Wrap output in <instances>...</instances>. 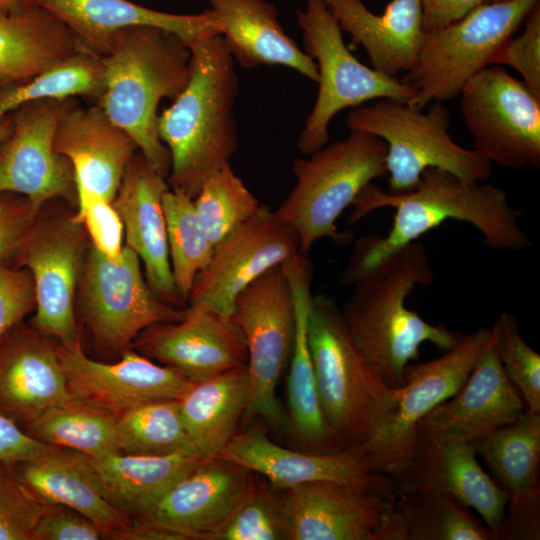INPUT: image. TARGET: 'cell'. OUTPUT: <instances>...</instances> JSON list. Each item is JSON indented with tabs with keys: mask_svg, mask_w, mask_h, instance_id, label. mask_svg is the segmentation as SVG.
Instances as JSON below:
<instances>
[{
	"mask_svg": "<svg viewBox=\"0 0 540 540\" xmlns=\"http://www.w3.org/2000/svg\"><path fill=\"white\" fill-rule=\"evenodd\" d=\"M352 206L348 224L383 207L394 208L395 215L386 236L369 234L357 240L341 275L342 285H352L394 252L448 220L473 225L485 244L495 249L521 251L531 245L519 225L522 213L510 204L503 189L438 168H426L417 186L402 194L385 192L370 183Z\"/></svg>",
	"mask_w": 540,
	"mask_h": 540,
	"instance_id": "6da1fadb",
	"label": "cell"
},
{
	"mask_svg": "<svg viewBox=\"0 0 540 540\" xmlns=\"http://www.w3.org/2000/svg\"><path fill=\"white\" fill-rule=\"evenodd\" d=\"M434 279L425 246L413 242L394 252L356 282L340 307L349 333L362 356L391 388L404 385V373L419 348L430 342L442 351L453 349L463 335L433 325L406 307L416 286Z\"/></svg>",
	"mask_w": 540,
	"mask_h": 540,
	"instance_id": "7a4b0ae2",
	"label": "cell"
},
{
	"mask_svg": "<svg viewBox=\"0 0 540 540\" xmlns=\"http://www.w3.org/2000/svg\"><path fill=\"white\" fill-rule=\"evenodd\" d=\"M190 78L158 116V133L171 157V189L195 199L203 183L230 163L236 151L234 105L238 95L235 61L220 34L197 40Z\"/></svg>",
	"mask_w": 540,
	"mask_h": 540,
	"instance_id": "3957f363",
	"label": "cell"
},
{
	"mask_svg": "<svg viewBox=\"0 0 540 540\" xmlns=\"http://www.w3.org/2000/svg\"><path fill=\"white\" fill-rule=\"evenodd\" d=\"M105 85L98 105L136 142L140 153L168 177L171 157L158 133V106L187 85L191 50L160 28L136 26L117 32L105 53Z\"/></svg>",
	"mask_w": 540,
	"mask_h": 540,
	"instance_id": "277c9868",
	"label": "cell"
},
{
	"mask_svg": "<svg viewBox=\"0 0 540 540\" xmlns=\"http://www.w3.org/2000/svg\"><path fill=\"white\" fill-rule=\"evenodd\" d=\"M308 342L328 426L344 448L361 447L393 413L400 388L387 386L362 356L333 297H312Z\"/></svg>",
	"mask_w": 540,
	"mask_h": 540,
	"instance_id": "5b68a950",
	"label": "cell"
},
{
	"mask_svg": "<svg viewBox=\"0 0 540 540\" xmlns=\"http://www.w3.org/2000/svg\"><path fill=\"white\" fill-rule=\"evenodd\" d=\"M350 134L294 161L296 183L275 211L299 239V252L308 255L314 243L351 238L336 222L359 193L376 178L387 176L386 144L363 131Z\"/></svg>",
	"mask_w": 540,
	"mask_h": 540,
	"instance_id": "8992f818",
	"label": "cell"
},
{
	"mask_svg": "<svg viewBox=\"0 0 540 540\" xmlns=\"http://www.w3.org/2000/svg\"><path fill=\"white\" fill-rule=\"evenodd\" d=\"M416 109L406 102L378 99L353 108L346 125L370 133L386 144L389 193L414 189L426 168L449 171L468 181H487L492 164L474 149L458 145L449 133L450 113L443 102Z\"/></svg>",
	"mask_w": 540,
	"mask_h": 540,
	"instance_id": "52a82bcc",
	"label": "cell"
},
{
	"mask_svg": "<svg viewBox=\"0 0 540 540\" xmlns=\"http://www.w3.org/2000/svg\"><path fill=\"white\" fill-rule=\"evenodd\" d=\"M539 1L482 3L458 21L426 31L416 64L400 78L412 92L406 103L424 109L459 96L474 75L491 65Z\"/></svg>",
	"mask_w": 540,
	"mask_h": 540,
	"instance_id": "ba28073f",
	"label": "cell"
},
{
	"mask_svg": "<svg viewBox=\"0 0 540 540\" xmlns=\"http://www.w3.org/2000/svg\"><path fill=\"white\" fill-rule=\"evenodd\" d=\"M296 13L304 51L318 69V93L297 147L307 156L328 143L329 125L340 111L378 99L408 102L412 92L397 77L361 63L344 43L342 30L324 0H305Z\"/></svg>",
	"mask_w": 540,
	"mask_h": 540,
	"instance_id": "9c48e42d",
	"label": "cell"
},
{
	"mask_svg": "<svg viewBox=\"0 0 540 540\" xmlns=\"http://www.w3.org/2000/svg\"><path fill=\"white\" fill-rule=\"evenodd\" d=\"M230 319L241 328L248 351L250 391L244 416L261 417L281 429L284 420L276 387L289 364L295 337L294 299L282 264L237 295Z\"/></svg>",
	"mask_w": 540,
	"mask_h": 540,
	"instance_id": "30bf717a",
	"label": "cell"
},
{
	"mask_svg": "<svg viewBox=\"0 0 540 540\" xmlns=\"http://www.w3.org/2000/svg\"><path fill=\"white\" fill-rule=\"evenodd\" d=\"M460 111L474 150L508 169L540 166V98L503 66L489 65L463 87Z\"/></svg>",
	"mask_w": 540,
	"mask_h": 540,
	"instance_id": "8fae6325",
	"label": "cell"
},
{
	"mask_svg": "<svg viewBox=\"0 0 540 540\" xmlns=\"http://www.w3.org/2000/svg\"><path fill=\"white\" fill-rule=\"evenodd\" d=\"M79 281L84 321L94 340L109 350L124 351L149 326L187 315L152 291L138 255L126 245L118 259L91 245Z\"/></svg>",
	"mask_w": 540,
	"mask_h": 540,
	"instance_id": "7c38bea8",
	"label": "cell"
},
{
	"mask_svg": "<svg viewBox=\"0 0 540 540\" xmlns=\"http://www.w3.org/2000/svg\"><path fill=\"white\" fill-rule=\"evenodd\" d=\"M492 328L481 327L441 357L408 365L393 413L360 448L371 468L393 479L407 464L418 424L462 387L484 353Z\"/></svg>",
	"mask_w": 540,
	"mask_h": 540,
	"instance_id": "4fadbf2b",
	"label": "cell"
},
{
	"mask_svg": "<svg viewBox=\"0 0 540 540\" xmlns=\"http://www.w3.org/2000/svg\"><path fill=\"white\" fill-rule=\"evenodd\" d=\"M74 98L36 100L16 108L9 134L0 142V194L26 197L39 212L50 199L77 202L70 161L56 152L54 137Z\"/></svg>",
	"mask_w": 540,
	"mask_h": 540,
	"instance_id": "5bb4252c",
	"label": "cell"
},
{
	"mask_svg": "<svg viewBox=\"0 0 540 540\" xmlns=\"http://www.w3.org/2000/svg\"><path fill=\"white\" fill-rule=\"evenodd\" d=\"M299 252L296 232L266 205L214 248L188 298L189 312L210 311L230 318L234 300L251 282Z\"/></svg>",
	"mask_w": 540,
	"mask_h": 540,
	"instance_id": "9a60e30c",
	"label": "cell"
},
{
	"mask_svg": "<svg viewBox=\"0 0 540 540\" xmlns=\"http://www.w3.org/2000/svg\"><path fill=\"white\" fill-rule=\"evenodd\" d=\"M84 227L67 219L36 220L24 234L14 267L27 269L35 290L31 325L60 343L79 338L74 297L84 265Z\"/></svg>",
	"mask_w": 540,
	"mask_h": 540,
	"instance_id": "2e32d148",
	"label": "cell"
},
{
	"mask_svg": "<svg viewBox=\"0 0 540 540\" xmlns=\"http://www.w3.org/2000/svg\"><path fill=\"white\" fill-rule=\"evenodd\" d=\"M253 476V472L232 461L203 457L132 522L160 531L171 540H213Z\"/></svg>",
	"mask_w": 540,
	"mask_h": 540,
	"instance_id": "e0dca14e",
	"label": "cell"
},
{
	"mask_svg": "<svg viewBox=\"0 0 540 540\" xmlns=\"http://www.w3.org/2000/svg\"><path fill=\"white\" fill-rule=\"evenodd\" d=\"M58 352L72 399L116 417L145 402L179 399L193 383L179 370L130 348L115 363L89 358L80 337L59 342Z\"/></svg>",
	"mask_w": 540,
	"mask_h": 540,
	"instance_id": "ac0fdd59",
	"label": "cell"
},
{
	"mask_svg": "<svg viewBox=\"0 0 540 540\" xmlns=\"http://www.w3.org/2000/svg\"><path fill=\"white\" fill-rule=\"evenodd\" d=\"M471 443L507 497L495 540H539L540 412L525 410Z\"/></svg>",
	"mask_w": 540,
	"mask_h": 540,
	"instance_id": "d6986e66",
	"label": "cell"
},
{
	"mask_svg": "<svg viewBox=\"0 0 540 540\" xmlns=\"http://www.w3.org/2000/svg\"><path fill=\"white\" fill-rule=\"evenodd\" d=\"M476 455L467 440L418 427L411 456L394 478L397 493L427 490L447 494L473 508L494 532L505 516L507 497Z\"/></svg>",
	"mask_w": 540,
	"mask_h": 540,
	"instance_id": "ffe728a7",
	"label": "cell"
},
{
	"mask_svg": "<svg viewBox=\"0 0 540 540\" xmlns=\"http://www.w3.org/2000/svg\"><path fill=\"white\" fill-rule=\"evenodd\" d=\"M260 474L279 490L329 480L397 494L394 479L374 471L360 447L332 454L291 450L271 441L259 427L238 432L216 456Z\"/></svg>",
	"mask_w": 540,
	"mask_h": 540,
	"instance_id": "44dd1931",
	"label": "cell"
},
{
	"mask_svg": "<svg viewBox=\"0 0 540 540\" xmlns=\"http://www.w3.org/2000/svg\"><path fill=\"white\" fill-rule=\"evenodd\" d=\"M395 497L329 480L285 489L289 540H375Z\"/></svg>",
	"mask_w": 540,
	"mask_h": 540,
	"instance_id": "7402d4cb",
	"label": "cell"
},
{
	"mask_svg": "<svg viewBox=\"0 0 540 540\" xmlns=\"http://www.w3.org/2000/svg\"><path fill=\"white\" fill-rule=\"evenodd\" d=\"M133 344L140 354L179 370L192 382L245 366L248 359L241 328L210 311L187 310L182 321L149 326Z\"/></svg>",
	"mask_w": 540,
	"mask_h": 540,
	"instance_id": "603a6c76",
	"label": "cell"
},
{
	"mask_svg": "<svg viewBox=\"0 0 540 540\" xmlns=\"http://www.w3.org/2000/svg\"><path fill=\"white\" fill-rule=\"evenodd\" d=\"M58 344L23 321L0 337V413L21 427L72 399Z\"/></svg>",
	"mask_w": 540,
	"mask_h": 540,
	"instance_id": "cb8c5ba5",
	"label": "cell"
},
{
	"mask_svg": "<svg viewBox=\"0 0 540 540\" xmlns=\"http://www.w3.org/2000/svg\"><path fill=\"white\" fill-rule=\"evenodd\" d=\"M167 177L136 153L123 173L113 200L124 227L126 246L141 259L146 281L164 302L181 301L173 279L162 200L170 188Z\"/></svg>",
	"mask_w": 540,
	"mask_h": 540,
	"instance_id": "d4e9b609",
	"label": "cell"
},
{
	"mask_svg": "<svg viewBox=\"0 0 540 540\" xmlns=\"http://www.w3.org/2000/svg\"><path fill=\"white\" fill-rule=\"evenodd\" d=\"M54 148L72 165L77 196L95 194L110 202L126 166L139 150L134 139L98 104L84 108L77 103L62 116Z\"/></svg>",
	"mask_w": 540,
	"mask_h": 540,
	"instance_id": "484cf974",
	"label": "cell"
},
{
	"mask_svg": "<svg viewBox=\"0 0 540 540\" xmlns=\"http://www.w3.org/2000/svg\"><path fill=\"white\" fill-rule=\"evenodd\" d=\"M295 306V337L288 364L287 407L290 430L302 451L332 454L345 449L328 426L319 401L308 342V315L312 301V263L296 253L282 263Z\"/></svg>",
	"mask_w": 540,
	"mask_h": 540,
	"instance_id": "4316f807",
	"label": "cell"
},
{
	"mask_svg": "<svg viewBox=\"0 0 540 540\" xmlns=\"http://www.w3.org/2000/svg\"><path fill=\"white\" fill-rule=\"evenodd\" d=\"M525 410L519 392L503 370L492 328L487 347L465 383L427 413L418 427L472 442L513 422Z\"/></svg>",
	"mask_w": 540,
	"mask_h": 540,
	"instance_id": "83f0119b",
	"label": "cell"
},
{
	"mask_svg": "<svg viewBox=\"0 0 540 540\" xmlns=\"http://www.w3.org/2000/svg\"><path fill=\"white\" fill-rule=\"evenodd\" d=\"M39 4L55 13L88 50L99 56L117 32L130 27L163 29L188 47L221 31V22L211 9L198 14H175L130 0H39Z\"/></svg>",
	"mask_w": 540,
	"mask_h": 540,
	"instance_id": "f1b7e54d",
	"label": "cell"
},
{
	"mask_svg": "<svg viewBox=\"0 0 540 540\" xmlns=\"http://www.w3.org/2000/svg\"><path fill=\"white\" fill-rule=\"evenodd\" d=\"M324 2L340 29L365 50L373 69L396 77L416 64L426 35L420 0H391L379 15L361 0Z\"/></svg>",
	"mask_w": 540,
	"mask_h": 540,
	"instance_id": "f546056e",
	"label": "cell"
},
{
	"mask_svg": "<svg viewBox=\"0 0 540 540\" xmlns=\"http://www.w3.org/2000/svg\"><path fill=\"white\" fill-rule=\"evenodd\" d=\"M12 466L33 498L79 512L101 529L103 539H114L132 523L106 500L88 458L76 450L56 447L42 458Z\"/></svg>",
	"mask_w": 540,
	"mask_h": 540,
	"instance_id": "4dcf8cb0",
	"label": "cell"
},
{
	"mask_svg": "<svg viewBox=\"0 0 540 540\" xmlns=\"http://www.w3.org/2000/svg\"><path fill=\"white\" fill-rule=\"evenodd\" d=\"M221 22L224 44L244 68L281 65L317 82L315 61L284 30L275 6L266 0H209Z\"/></svg>",
	"mask_w": 540,
	"mask_h": 540,
	"instance_id": "1f68e13d",
	"label": "cell"
},
{
	"mask_svg": "<svg viewBox=\"0 0 540 540\" xmlns=\"http://www.w3.org/2000/svg\"><path fill=\"white\" fill-rule=\"evenodd\" d=\"M88 50L75 33L41 4L0 5V86L25 82L50 66Z\"/></svg>",
	"mask_w": 540,
	"mask_h": 540,
	"instance_id": "d6a6232c",
	"label": "cell"
},
{
	"mask_svg": "<svg viewBox=\"0 0 540 540\" xmlns=\"http://www.w3.org/2000/svg\"><path fill=\"white\" fill-rule=\"evenodd\" d=\"M87 458L106 500L133 520L169 486L197 466L203 456L180 451L168 455L116 453L98 459Z\"/></svg>",
	"mask_w": 540,
	"mask_h": 540,
	"instance_id": "836d02e7",
	"label": "cell"
},
{
	"mask_svg": "<svg viewBox=\"0 0 540 540\" xmlns=\"http://www.w3.org/2000/svg\"><path fill=\"white\" fill-rule=\"evenodd\" d=\"M247 366L193 382L178 399L188 435L203 457H216L238 433L249 401Z\"/></svg>",
	"mask_w": 540,
	"mask_h": 540,
	"instance_id": "e575fe53",
	"label": "cell"
},
{
	"mask_svg": "<svg viewBox=\"0 0 540 540\" xmlns=\"http://www.w3.org/2000/svg\"><path fill=\"white\" fill-rule=\"evenodd\" d=\"M375 540H495L493 532L453 497L427 490L396 494Z\"/></svg>",
	"mask_w": 540,
	"mask_h": 540,
	"instance_id": "d590c367",
	"label": "cell"
},
{
	"mask_svg": "<svg viewBox=\"0 0 540 540\" xmlns=\"http://www.w3.org/2000/svg\"><path fill=\"white\" fill-rule=\"evenodd\" d=\"M116 416L71 399L22 427L34 439L93 459L120 453Z\"/></svg>",
	"mask_w": 540,
	"mask_h": 540,
	"instance_id": "8d00e7d4",
	"label": "cell"
},
{
	"mask_svg": "<svg viewBox=\"0 0 540 540\" xmlns=\"http://www.w3.org/2000/svg\"><path fill=\"white\" fill-rule=\"evenodd\" d=\"M105 85L99 55L80 51L18 84L0 88V120L19 106L36 100H64L75 96L100 99Z\"/></svg>",
	"mask_w": 540,
	"mask_h": 540,
	"instance_id": "74e56055",
	"label": "cell"
},
{
	"mask_svg": "<svg viewBox=\"0 0 540 540\" xmlns=\"http://www.w3.org/2000/svg\"><path fill=\"white\" fill-rule=\"evenodd\" d=\"M116 433L120 453L200 454L185 428L178 399L149 401L127 410L116 418Z\"/></svg>",
	"mask_w": 540,
	"mask_h": 540,
	"instance_id": "f35d334b",
	"label": "cell"
},
{
	"mask_svg": "<svg viewBox=\"0 0 540 540\" xmlns=\"http://www.w3.org/2000/svg\"><path fill=\"white\" fill-rule=\"evenodd\" d=\"M162 206L174 283L180 299L188 301L197 275L211 260L214 245L193 199L169 189L163 196Z\"/></svg>",
	"mask_w": 540,
	"mask_h": 540,
	"instance_id": "ab89813d",
	"label": "cell"
},
{
	"mask_svg": "<svg viewBox=\"0 0 540 540\" xmlns=\"http://www.w3.org/2000/svg\"><path fill=\"white\" fill-rule=\"evenodd\" d=\"M194 204L214 248L261 205L230 163L208 177Z\"/></svg>",
	"mask_w": 540,
	"mask_h": 540,
	"instance_id": "60d3db41",
	"label": "cell"
},
{
	"mask_svg": "<svg viewBox=\"0 0 540 540\" xmlns=\"http://www.w3.org/2000/svg\"><path fill=\"white\" fill-rule=\"evenodd\" d=\"M269 482H252L213 540H289L283 492Z\"/></svg>",
	"mask_w": 540,
	"mask_h": 540,
	"instance_id": "b9f144b4",
	"label": "cell"
},
{
	"mask_svg": "<svg viewBox=\"0 0 540 540\" xmlns=\"http://www.w3.org/2000/svg\"><path fill=\"white\" fill-rule=\"evenodd\" d=\"M503 370L529 412H540V356L522 339L516 317L502 313L492 326Z\"/></svg>",
	"mask_w": 540,
	"mask_h": 540,
	"instance_id": "7bdbcfd3",
	"label": "cell"
},
{
	"mask_svg": "<svg viewBox=\"0 0 540 540\" xmlns=\"http://www.w3.org/2000/svg\"><path fill=\"white\" fill-rule=\"evenodd\" d=\"M47 509L20 483L13 466L0 461V540H33L34 528Z\"/></svg>",
	"mask_w": 540,
	"mask_h": 540,
	"instance_id": "ee69618b",
	"label": "cell"
},
{
	"mask_svg": "<svg viewBox=\"0 0 540 540\" xmlns=\"http://www.w3.org/2000/svg\"><path fill=\"white\" fill-rule=\"evenodd\" d=\"M77 211L71 219L84 227L92 246L105 256L118 259L123 251L124 227L113 203L95 194L77 196Z\"/></svg>",
	"mask_w": 540,
	"mask_h": 540,
	"instance_id": "f6af8a7d",
	"label": "cell"
},
{
	"mask_svg": "<svg viewBox=\"0 0 540 540\" xmlns=\"http://www.w3.org/2000/svg\"><path fill=\"white\" fill-rule=\"evenodd\" d=\"M491 65L508 66L540 98V3L528 14L520 35L510 37L496 52Z\"/></svg>",
	"mask_w": 540,
	"mask_h": 540,
	"instance_id": "bcb514c9",
	"label": "cell"
},
{
	"mask_svg": "<svg viewBox=\"0 0 540 540\" xmlns=\"http://www.w3.org/2000/svg\"><path fill=\"white\" fill-rule=\"evenodd\" d=\"M35 307L31 273L25 268L0 266V337Z\"/></svg>",
	"mask_w": 540,
	"mask_h": 540,
	"instance_id": "7dc6e473",
	"label": "cell"
},
{
	"mask_svg": "<svg viewBox=\"0 0 540 540\" xmlns=\"http://www.w3.org/2000/svg\"><path fill=\"white\" fill-rule=\"evenodd\" d=\"M0 194V266L14 267L21 239L37 218L29 200Z\"/></svg>",
	"mask_w": 540,
	"mask_h": 540,
	"instance_id": "c3c4849f",
	"label": "cell"
},
{
	"mask_svg": "<svg viewBox=\"0 0 540 540\" xmlns=\"http://www.w3.org/2000/svg\"><path fill=\"white\" fill-rule=\"evenodd\" d=\"M98 539H103V533L95 523L62 505H49L33 531V540Z\"/></svg>",
	"mask_w": 540,
	"mask_h": 540,
	"instance_id": "681fc988",
	"label": "cell"
},
{
	"mask_svg": "<svg viewBox=\"0 0 540 540\" xmlns=\"http://www.w3.org/2000/svg\"><path fill=\"white\" fill-rule=\"evenodd\" d=\"M55 448L34 439L18 423L0 413V461L9 465L34 461Z\"/></svg>",
	"mask_w": 540,
	"mask_h": 540,
	"instance_id": "f907efd6",
	"label": "cell"
},
{
	"mask_svg": "<svg viewBox=\"0 0 540 540\" xmlns=\"http://www.w3.org/2000/svg\"><path fill=\"white\" fill-rule=\"evenodd\" d=\"M425 31L446 27L483 3V0H420Z\"/></svg>",
	"mask_w": 540,
	"mask_h": 540,
	"instance_id": "816d5d0a",
	"label": "cell"
},
{
	"mask_svg": "<svg viewBox=\"0 0 540 540\" xmlns=\"http://www.w3.org/2000/svg\"><path fill=\"white\" fill-rule=\"evenodd\" d=\"M38 3L39 0H0V5L9 9H22Z\"/></svg>",
	"mask_w": 540,
	"mask_h": 540,
	"instance_id": "f5cc1de1",
	"label": "cell"
},
{
	"mask_svg": "<svg viewBox=\"0 0 540 540\" xmlns=\"http://www.w3.org/2000/svg\"><path fill=\"white\" fill-rule=\"evenodd\" d=\"M12 127L11 113L0 120V142L9 134Z\"/></svg>",
	"mask_w": 540,
	"mask_h": 540,
	"instance_id": "db71d44e",
	"label": "cell"
},
{
	"mask_svg": "<svg viewBox=\"0 0 540 540\" xmlns=\"http://www.w3.org/2000/svg\"><path fill=\"white\" fill-rule=\"evenodd\" d=\"M503 1H509V0H483V3H495V2H503Z\"/></svg>",
	"mask_w": 540,
	"mask_h": 540,
	"instance_id": "11a10c76",
	"label": "cell"
},
{
	"mask_svg": "<svg viewBox=\"0 0 540 540\" xmlns=\"http://www.w3.org/2000/svg\"><path fill=\"white\" fill-rule=\"evenodd\" d=\"M0 88H1V86H0Z\"/></svg>",
	"mask_w": 540,
	"mask_h": 540,
	"instance_id": "9f6ffc18",
	"label": "cell"
}]
</instances>
